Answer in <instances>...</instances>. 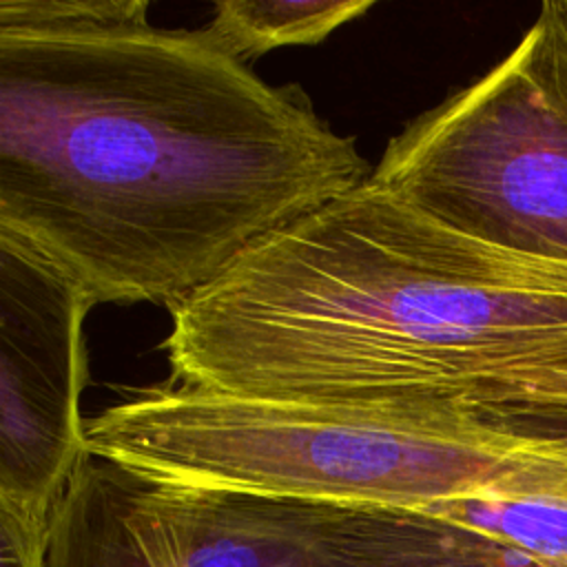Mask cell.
Listing matches in <instances>:
<instances>
[{"instance_id":"6da1fadb","label":"cell","mask_w":567,"mask_h":567,"mask_svg":"<svg viewBox=\"0 0 567 567\" xmlns=\"http://www.w3.org/2000/svg\"><path fill=\"white\" fill-rule=\"evenodd\" d=\"M372 171L299 86L146 0H0V235L95 306L171 308Z\"/></svg>"},{"instance_id":"7a4b0ae2","label":"cell","mask_w":567,"mask_h":567,"mask_svg":"<svg viewBox=\"0 0 567 567\" xmlns=\"http://www.w3.org/2000/svg\"><path fill=\"white\" fill-rule=\"evenodd\" d=\"M171 381L456 405L567 361V266L467 237L368 179L168 308Z\"/></svg>"},{"instance_id":"3957f363","label":"cell","mask_w":567,"mask_h":567,"mask_svg":"<svg viewBox=\"0 0 567 567\" xmlns=\"http://www.w3.org/2000/svg\"><path fill=\"white\" fill-rule=\"evenodd\" d=\"M84 436L155 481L337 507L523 496L540 465L532 436L456 405L259 399L171 379L84 419Z\"/></svg>"},{"instance_id":"277c9868","label":"cell","mask_w":567,"mask_h":567,"mask_svg":"<svg viewBox=\"0 0 567 567\" xmlns=\"http://www.w3.org/2000/svg\"><path fill=\"white\" fill-rule=\"evenodd\" d=\"M370 179L467 237L567 266V0L405 124Z\"/></svg>"},{"instance_id":"5b68a950","label":"cell","mask_w":567,"mask_h":567,"mask_svg":"<svg viewBox=\"0 0 567 567\" xmlns=\"http://www.w3.org/2000/svg\"><path fill=\"white\" fill-rule=\"evenodd\" d=\"M326 505L155 481L84 454L47 567H326Z\"/></svg>"},{"instance_id":"8992f818","label":"cell","mask_w":567,"mask_h":567,"mask_svg":"<svg viewBox=\"0 0 567 567\" xmlns=\"http://www.w3.org/2000/svg\"><path fill=\"white\" fill-rule=\"evenodd\" d=\"M95 303L60 268L0 235V507L51 520L89 452L80 394Z\"/></svg>"},{"instance_id":"52a82bcc","label":"cell","mask_w":567,"mask_h":567,"mask_svg":"<svg viewBox=\"0 0 567 567\" xmlns=\"http://www.w3.org/2000/svg\"><path fill=\"white\" fill-rule=\"evenodd\" d=\"M323 558L326 567H554L425 512L337 505H326Z\"/></svg>"},{"instance_id":"ba28073f","label":"cell","mask_w":567,"mask_h":567,"mask_svg":"<svg viewBox=\"0 0 567 567\" xmlns=\"http://www.w3.org/2000/svg\"><path fill=\"white\" fill-rule=\"evenodd\" d=\"M374 0H219L204 31L246 62L290 44H319Z\"/></svg>"},{"instance_id":"9c48e42d","label":"cell","mask_w":567,"mask_h":567,"mask_svg":"<svg viewBox=\"0 0 567 567\" xmlns=\"http://www.w3.org/2000/svg\"><path fill=\"white\" fill-rule=\"evenodd\" d=\"M545 405H567V361L534 368L505 381L494 394L485 416Z\"/></svg>"},{"instance_id":"30bf717a","label":"cell","mask_w":567,"mask_h":567,"mask_svg":"<svg viewBox=\"0 0 567 567\" xmlns=\"http://www.w3.org/2000/svg\"><path fill=\"white\" fill-rule=\"evenodd\" d=\"M49 525L0 507V567H47Z\"/></svg>"}]
</instances>
